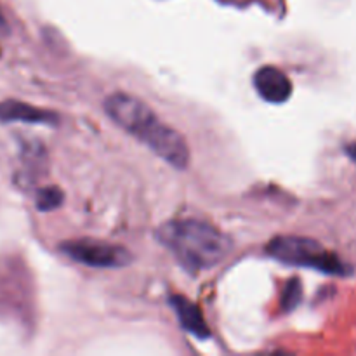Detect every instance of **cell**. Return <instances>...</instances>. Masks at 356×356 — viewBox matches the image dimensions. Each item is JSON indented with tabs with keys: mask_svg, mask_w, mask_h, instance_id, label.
<instances>
[{
	"mask_svg": "<svg viewBox=\"0 0 356 356\" xmlns=\"http://www.w3.org/2000/svg\"><path fill=\"white\" fill-rule=\"evenodd\" d=\"M104 110L118 127L148 146L156 156L176 169H186L190 163L186 139L160 120L145 101L131 94L115 92L106 97Z\"/></svg>",
	"mask_w": 356,
	"mask_h": 356,
	"instance_id": "cell-1",
	"label": "cell"
},
{
	"mask_svg": "<svg viewBox=\"0 0 356 356\" xmlns=\"http://www.w3.org/2000/svg\"><path fill=\"white\" fill-rule=\"evenodd\" d=\"M156 238L191 273L211 270L226 259L233 249L228 235L202 219H174L156 232Z\"/></svg>",
	"mask_w": 356,
	"mask_h": 356,
	"instance_id": "cell-2",
	"label": "cell"
},
{
	"mask_svg": "<svg viewBox=\"0 0 356 356\" xmlns=\"http://www.w3.org/2000/svg\"><path fill=\"white\" fill-rule=\"evenodd\" d=\"M268 254L285 264L313 268L327 275H346L348 271L346 264L336 254L306 236H277L268 243Z\"/></svg>",
	"mask_w": 356,
	"mask_h": 356,
	"instance_id": "cell-3",
	"label": "cell"
},
{
	"mask_svg": "<svg viewBox=\"0 0 356 356\" xmlns=\"http://www.w3.org/2000/svg\"><path fill=\"white\" fill-rule=\"evenodd\" d=\"M59 249L72 261L90 268H124L134 261L125 247L92 238L63 242Z\"/></svg>",
	"mask_w": 356,
	"mask_h": 356,
	"instance_id": "cell-4",
	"label": "cell"
},
{
	"mask_svg": "<svg viewBox=\"0 0 356 356\" xmlns=\"http://www.w3.org/2000/svg\"><path fill=\"white\" fill-rule=\"evenodd\" d=\"M254 87L264 101L282 104L291 97L292 82L282 70L275 66H263L254 75Z\"/></svg>",
	"mask_w": 356,
	"mask_h": 356,
	"instance_id": "cell-5",
	"label": "cell"
},
{
	"mask_svg": "<svg viewBox=\"0 0 356 356\" xmlns=\"http://www.w3.org/2000/svg\"><path fill=\"white\" fill-rule=\"evenodd\" d=\"M0 122H23V124L54 125L58 115L49 110L23 103V101L7 99L0 101Z\"/></svg>",
	"mask_w": 356,
	"mask_h": 356,
	"instance_id": "cell-6",
	"label": "cell"
},
{
	"mask_svg": "<svg viewBox=\"0 0 356 356\" xmlns=\"http://www.w3.org/2000/svg\"><path fill=\"white\" fill-rule=\"evenodd\" d=\"M170 305L176 309L177 318H179L184 330L193 334L198 339L209 337V327L207 323H205L204 316H202L200 308H198L195 302H191L190 299H186L184 296H172V298H170Z\"/></svg>",
	"mask_w": 356,
	"mask_h": 356,
	"instance_id": "cell-7",
	"label": "cell"
},
{
	"mask_svg": "<svg viewBox=\"0 0 356 356\" xmlns=\"http://www.w3.org/2000/svg\"><path fill=\"white\" fill-rule=\"evenodd\" d=\"M63 202V193L54 186L42 188L37 193V209L42 212L54 211Z\"/></svg>",
	"mask_w": 356,
	"mask_h": 356,
	"instance_id": "cell-8",
	"label": "cell"
},
{
	"mask_svg": "<svg viewBox=\"0 0 356 356\" xmlns=\"http://www.w3.org/2000/svg\"><path fill=\"white\" fill-rule=\"evenodd\" d=\"M301 296H302V291H301V282L298 280V278H294L292 282H289L287 289H285V294H284V306L287 312H291V309H294L296 306L301 302Z\"/></svg>",
	"mask_w": 356,
	"mask_h": 356,
	"instance_id": "cell-9",
	"label": "cell"
}]
</instances>
